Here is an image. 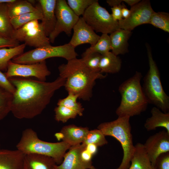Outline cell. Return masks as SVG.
<instances>
[{"label":"cell","mask_w":169,"mask_h":169,"mask_svg":"<svg viewBox=\"0 0 169 169\" xmlns=\"http://www.w3.org/2000/svg\"><path fill=\"white\" fill-rule=\"evenodd\" d=\"M8 79L16 89L11 112L19 119H32L40 114L55 91L64 86L65 81L59 76L51 82L15 77Z\"/></svg>","instance_id":"6da1fadb"},{"label":"cell","mask_w":169,"mask_h":169,"mask_svg":"<svg viewBox=\"0 0 169 169\" xmlns=\"http://www.w3.org/2000/svg\"><path fill=\"white\" fill-rule=\"evenodd\" d=\"M59 76L65 79L64 86L68 93L77 95L83 100H89L92 97L95 81L106 75L95 73L88 68L81 59L77 58L67 61L58 67Z\"/></svg>","instance_id":"7a4b0ae2"},{"label":"cell","mask_w":169,"mask_h":169,"mask_svg":"<svg viewBox=\"0 0 169 169\" xmlns=\"http://www.w3.org/2000/svg\"><path fill=\"white\" fill-rule=\"evenodd\" d=\"M142 77L141 73L136 71L119 86L121 100L115 111L118 116L138 115L146 109L149 103L141 84Z\"/></svg>","instance_id":"3957f363"},{"label":"cell","mask_w":169,"mask_h":169,"mask_svg":"<svg viewBox=\"0 0 169 169\" xmlns=\"http://www.w3.org/2000/svg\"><path fill=\"white\" fill-rule=\"evenodd\" d=\"M71 146L62 141L50 142L39 139L36 132L31 128L22 132L20 141L16 145L17 150L24 154H35L47 156L53 158L57 165L62 161L67 150Z\"/></svg>","instance_id":"277c9868"},{"label":"cell","mask_w":169,"mask_h":169,"mask_svg":"<svg viewBox=\"0 0 169 169\" xmlns=\"http://www.w3.org/2000/svg\"><path fill=\"white\" fill-rule=\"evenodd\" d=\"M130 118L127 115L118 116L116 120L102 123L97 127L105 136H111L116 139L122 146L123 158L120 165L116 169H128L135 150Z\"/></svg>","instance_id":"5b68a950"},{"label":"cell","mask_w":169,"mask_h":169,"mask_svg":"<svg viewBox=\"0 0 169 169\" xmlns=\"http://www.w3.org/2000/svg\"><path fill=\"white\" fill-rule=\"evenodd\" d=\"M146 47L149 69L144 78L142 90L149 104L167 113L169 112V97L163 88L159 72L151 49L148 45Z\"/></svg>","instance_id":"8992f818"},{"label":"cell","mask_w":169,"mask_h":169,"mask_svg":"<svg viewBox=\"0 0 169 169\" xmlns=\"http://www.w3.org/2000/svg\"><path fill=\"white\" fill-rule=\"evenodd\" d=\"M75 48L69 43L57 46H43L23 53L14 58L12 61L19 64H30L55 57L62 58L68 61L78 55Z\"/></svg>","instance_id":"52a82bcc"},{"label":"cell","mask_w":169,"mask_h":169,"mask_svg":"<svg viewBox=\"0 0 169 169\" xmlns=\"http://www.w3.org/2000/svg\"><path fill=\"white\" fill-rule=\"evenodd\" d=\"M82 17L96 32L110 34L120 28L118 21L114 20L111 14L97 0L86 9Z\"/></svg>","instance_id":"ba28073f"},{"label":"cell","mask_w":169,"mask_h":169,"mask_svg":"<svg viewBox=\"0 0 169 169\" xmlns=\"http://www.w3.org/2000/svg\"><path fill=\"white\" fill-rule=\"evenodd\" d=\"M12 38L35 48L51 45L41 23L38 20L30 22L14 30Z\"/></svg>","instance_id":"9c48e42d"},{"label":"cell","mask_w":169,"mask_h":169,"mask_svg":"<svg viewBox=\"0 0 169 169\" xmlns=\"http://www.w3.org/2000/svg\"><path fill=\"white\" fill-rule=\"evenodd\" d=\"M56 22L54 29L48 37L50 43L62 32L70 36L73 28L80 17L76 15L65 0H57L55 8Z\"/></svg>","instance_id":"30bf717a"},{"label":"cell","mask_w":169,"mask_h":169,"mask_svg":"<svg viewBox=\"0 0 169 169\" xmlns=\"http://www.w3.org/2000/svg\"><path fill=\"white\" fill-rule=\"evenodd\" d=\"M45 60L30 64H19L10 60L5 74L9 79L15 77H35L39 80L45 81L46 77L50 74Z\"/></svg>","instance_id":"8fae6325"},{"label":"cell","mask_w":169,"mask_h":169,"mask_svg":"<svg viewBox=\"0 0 169 169\" xmlns=\"http://www.w3.org/2000/svg\"><path fill=\"white\" fill-rule=\"evenodd\" d=\"M130 10L129 17L118 22L120 28L131 31L138 26L149 24L151 16L154 12L148 0L141 1L131 7Z\"/></svg>","instance_id":"7c38bea8"},{"label":"cell","mask_w":169,"mask_h":169,"mask_svg":"<svg viewBox=\"0 0 169 169\" xmlns=\"http://www.w3.org/2000/svg\"><path fill=\"white\" fill-rule=\"evenodd\" d=\"M152 165L161 154L169 152V133L166 130L160 131L149 136L143 144Z\"/></svg>","instance_id":"4fadbf2b"},{"label":"cell","mask_w":169,"mask_h":169,"mask_svg":"<svg viewBox=\"0 0 169 169\" xmlns=\"http://www.w3.org/2000/svg\"><path fill=\"white\" fill-rule=\"evenodd\" d=\"M73 29V33L69 43L75 48L84 44L94 45L100 36L85 22L82 17H79Z\"/></svg>","instance_id":"5bb4252c"},{"label":"cell","mask_w":169,"mask_h":169,"mask_svg":"<svg viewBox=\"0 0 169 169\" xmlns=\"http://www.w3.org/2000/svg\"><path fill=\"white\" fill-rule=\"evenodd\" d=\"M86 146L81 144L71 146L64 154L62 162L56 165L54 169H90L92 163L84 162L80 157L81 152Z\"/></svg>","instance_id":"9a60e30c"},{"label":"cell","mask_w":169,"mask_h":169,"mask_svg":"<svg viewBox=\"0 0 169 169\" xmlns=\"http://www.w3.org/2000/svg\"><path fill=\"white\" fill-rule=\"evenodd\" d=\"M89 131L87 127L69 125L63 127L55 136L58 139H61L62 141L73 146L82 143Z\"/></svg>","instance_id":"2e32d148"},{"label":"cell","mask_w":169,"mask_h":169,"mask_svg":"<svg viewBox=\"0 0 169 169\" xmlns=\"http://www.w3.org/2000/svg\"><path fill=\"white\" fill-rule=\"evenodd\" d=\"M25 154L19 150L0 149V169H23Z\"/></svg>","instance_id":"e0dca14e"},{"label":"cell","mask_w":169,"mask_h":169,"mask_svg":"<svg viewBox=\"0 0 169 169\" xmlns=\"http://www.w3.org/2000/svg\"><path fill=\"white\" fill-rule=\"evenodd\" d=\"M57 0H39L43 18L41 23L46 35L48 37L54 28L56 18L55 8Z\"/></svg>","instance_id":"ac0fdd59"},{"label":"cell","mask_w":169,"mask_h":169,"mask_svg":"<svg viewBox=\"0 0 169 169\" xmlns=\"http://www.w3.org/2000/svg\"><path fill=\"white\" fill-rule=\"evenodd\" d=\"M131 34V31L120 28L110 34L111 52L117 56L127 53L128 41Z\"/></svg>","instance_id":"d6986e66"},{"label":"cell","mask_w":169,"mask_h":169,"mask_svg":"<svg viewBox=\"0 0 169 169\" xmlns=\"http://www.w3.org/2000/svg\"><path fill=\"white\" fill-rule=\"evenodd\" d=\"M57 164L50 157L39 154H25L23 169H54Z\"/></svg>","instance_id":"ffe728a7"},{"label":"cell","mask_w":169,"mask_h":169,"mask_svg":"<svg viewBox=\"0 0 169 169\" xmlns=\"http://www.w3.org/2000/svg\"><path fill=\"white\" fill-rule=\"evenodd\" d=\"M151 115L146 120L144 127L148 131L156 130L157 128H164L169 133V112L165 113L156 107L151 111Z\"/></svg>","instance_id":"44dd1931"},{"label":"cell","mask_w":169,"mask_h":169,"mask_svg":"<svg viewBox=\"0 0 169 169\" xmlns=\"http://www.w3.org/2000/svg\"><path fill=\"white\" fill-rule=\"evenodd\" d=\"M128 169H154L145 151L143 144L137 143Z\"/></svg>","instance_id":"7402d4cb"},{"label":"cell","mask_w":169,"mask_h":169,"mask_svg":"<svg viewBox=\"0 0 169 169\" xmlns=\"http://www.w3.org/2000/svg\"><path fill=\"white\" fill-rule=\"evenodd\" d=\"M121 61L117 56L111 52H108L101 55L99 68L101 73L114 74L120 70Z\"/></svg>","instance_id":"603a6c76"},{"label":"cell","mask_w":169,"mask_h":169,"mask_svg":"<svg viewBox=\"0 0 169 169\" xmlns=\"http://www.w3.org/2000/svg\"><path fill=\"white\" fill-rule=\"evenodd\" d=\"M3 2L0 0V37L12 38L14 29L8 13V3H2Z\"/></svg>","instance_id":"cb8c5ba5"},{"label":"cell","mask_w":169,"mask_h":169,"mask_svg":"<svg viewBox=\"0 0 169 169\" xmlns=\"http://www.w3.org/2000/svg\"><path fill=\"white\" fill-rule=\"evenodd\" d=\"M8 12L10 18L28 13L37 10L39 5L34 6L28 0H15L8 3Z\"/></svg>","instance_id":"d4e9b609"},{"label":"cell","mask_w":169,"mask_h":169,"mask_svg":"<svg viewBox=\"0 0 169 169\" xmlns=\"http://www.w3.org/2000/svg\"><path fill=\"white\" fill-rule=\"evenodd\" d=\"M26 46L24 43L15 47L0 49V70L7 69L11 59L23 53Z\"/></svg>","instance_id":"484cf974"},{"label":"cell","mask_w":169,"mask_h":169,"mask_svg":"<svg viewBox=\"0 0 169 169\" xmlns=\"http://www.w3.org/2000/svg\"><path fill=\"white\" fill-rule=\"evenodd\" d=\"M42 18V11L39 4L37 10L13 18H11L10 21L13 29L16 30L31 21L41 20Z\"/></svg>","instance_id":"4316f807"},{"label":"cell","mask_w":169,"mask_h":169,"mask_svg":"<svg viewBox=\"0 0 169 169\" xmlns=\"http://www.w3.org/2000/svg\"><path fill=\"white\" fill-rule=\"evenodd\" d=\"M78 96L72 93H68L65 98L59 100L57 105L66 107L75 112L80 116L83 115L84 108L81 103L77 101Z\"/></svg>","instance_id":"83f0119b"},{"label":"cell","mask_w":169,"mask_h":169,"mask_svg":"<svg viewBox=\"0 0 169 169\" xmlns=\"http://www.w3.org/2000/svg\"><path fill=\"white\" fill-rule=\"evenodd\" d=\"M111 50V45L109 35L108 34L103 33L93 46L87 49L85 52H94L103 54Z\"/></svg>","instance_id":"f1b7e54d"},{"label":"cell","mask_w":169,"mask_h":169,"mask_svg":"<svg viewBox=\"0 0 169 169\" xmlns=\"http://www.w3.org/2000/svg\"><path fill=\"white\" fill-rule=\"evenodd\" d=\"M149 24L169 33V14L165 12L154 11L151 16Z\"/></svg>","instance_id":"f546056e"},{"label":"cell","mask_w":169,"mask_h":169,"mask_svg":"<svg viewBox=\"0 0 169 169\" xmlns=\"http://www.w3.org/2000/svg\"><path fill=\"white\" fill-rule=\"evenodd\" d=\"M13 98V94L0 87V120L11 112Z\"/></svg>","instance_id":"4dcf8cb0"},{"label":"cell","mask_w":169,"mask_h":169,"mask_svg":"<svg viewBox=\"0 0 169 169\" xmlns=\"http://www.w3.org/2000/svg\"><path fill=\"white\" fill-rule=\"evenodd\" d=\"M101 54L96 53H86L82 54V60L86 66L93 72L100 73L99 64Z\"/></svg>","instance_id":"1f68e13d"},{"label":"cell","mask_w":169,"mask_h":169,"mask_svg":"<svg viewBox=\"0 0 169 169\" xmlns=\"http://www.w3.org/2000/svg\"><path fill=\"white\" fill-rule=\"evenodd\" d=\"M105 136L98 129L89 131L82 144L86 145L92 144L97 146H101L107 144L108 142Z\"/></svg>","instance_id":"d6a6232c"},{"label":"cell","mask_w":169,"mask_h":169,"mask_svg":"<svg viewBox=\"0 0 169 169\" xmlns=\"http://www.w3.org/2000/svg\"><path fill=\"white\" fill-rule=\"evenodd\" d=\"M95 0H67L69 8L77 16L83 15L86 9Z\"/></svg>","instance_id":"836d02e7"},{"label":"cell","mask_w":169,"mask_h":169,"mask_svg":"<svg viewBox=\"0 0 169 169\" xmlns=\"http://www.w3.org/2000/svg\"><path fill=\"white\" fill-rule=\"evenodd\" d=\"M55 119L58 121L65 123L71 119L75 118L78 114L74 111L63 106L58 105L54 109Z\"/></svg>","instance_id":"e575fe53"},{"label":"cell","mask_w":169,"mask_h":169,"mask_svg":"<svg viewBox=\"0 0 169 169\" xmlns=\"http://www.w3.org/2000/svg\"><path fill=\"white\" fill-rule=\"evenodd\" d=\"M154 169H169V152L160 155L156 159Z\"/></svg>","instance_id":"d590c367"},{"label":"cell","mask_w":169,"mask_h":169,"mask_svg":"<svg viewBox=\"0 0 169 169\" xmlns=\"http://www.w3.org/2000/svg\"><path fill=\"white\" fill-rule=\"evenodd\" d=\"M0 87L13 94L16 89L6 76L0 70Z\"/></svg>","instance_id":"8d00e7d4"},{"label":"cell","mask_w":169,"mask_h":169,"mask_svg":"<svg viewBox=\"0 0 169 169\" xmlns=\"http://www.w3.org/2000/svg\"><path fill=\"white\" fill-rule=\"evenodd\" d=\"M19 42L12 38L0 37V49L15 47L19 45Z\"/></svg>","instance_id":"74e56055"},{"label":"cell","mask_w":169,"mask_h":169,"mask_svg":"<svg viewBox=\"0 0 169 169\" xmlns=\"http://www.w3.org/2000/svg\"><path fill=\"white\" fill-rule=\"evenodd\" d=\"M125 5L124 4L121 3L118 6L111 8L112 13L111 14L114 20L118 21L123 19L121 9Z\"/></svg>","instance_id":"f35d334b"},{"label":"cell","mask_w":169,"mask_h":169,"mask_svg":"<svg viewBox=\"0 0 169 169\" xmlns=\"http://www.w3.org/2000/svg\"><path fill=\"white\" fill-rule=\"evenodd\" d=\"M93 155L85 149H84L80 153V157L82 160L85 163H92V159Z\"/></svg>","instance_id":"ab89813d"},{"label":"cell","mask_w":169,"mask_h":169,"mask_svg":"<svg viewBox=\"0 0 169 169\" xmlns=\"http://www.w3.org/2000/svg\"><path fill=\"white\" fill-rule=\"evenodd\" d=\"M98 147L94 144H90L86 145L85 149L89 152L93 156L97 153Z\"/></svg>","instance_id":"60d3db41"},{"label":"cell","mask_w":169,"mask_h":169,"mask_svg":"<svg viewBox=\"0 0 169 169\" xmlns=\"http://www.w3.org/2000/svg\"><path fill=\"white\" fill-rule=\"evenodd\" d=\"M131 13L130 10L128 9L125 5L122 8L121 14L122 16L123 19H126L129 16Z\"/></svg>","instance_id":"b9f144b4"},{"label":"cell","mask_w":169,"mask_h":169,"mask_svg":"<svg viewBox=\"0 0 169 169\" xmlns=\"http://www.w3.org/2000/svg\"><path fill=\"white\" fill-rule=\"evenodd\" d=\"M106 2L112 8L120 5L123 1L122 0H107Z\"/></svg>","instance_id":"7bdbcfd3"},{"label":"cell","mask_w":169,"mask_h":169,"mask_svg":"<svg viewBox=\"0 0 169 169\" xmlns=\"http://www.w3.org/2000/svg\"><path fill=\"white\" fill-rule=\"evenodd\" d=\"M141 1L140 0H123V2H124L128 5L131 7L134 6L137 4Z\"/></svg>","instance_id":"ee69618b"},{"label":"cell","mask_w":169,"mask_h":169,"mask_svg":"<svg viewBox=\"0 0 169 169\" xmlns=\"http://www.w3.org/2000/svg\"><path fill=\"white\" fill-rule=\"evenodd\" d=\"M90 169H98L96 168L94 166H92L91 167V168H90Z\"/></svg>","instance_id":"f6af8a7d"},{"label":"cell","mask_w":169,"mask_h":169,"mask_svg":"<svg viewBox=\"0 0 169 169\" xmlns=\"http://www.w3.org/2000/svg\"></svg>","instance_id":"bcb514c9"}]
</instances>
